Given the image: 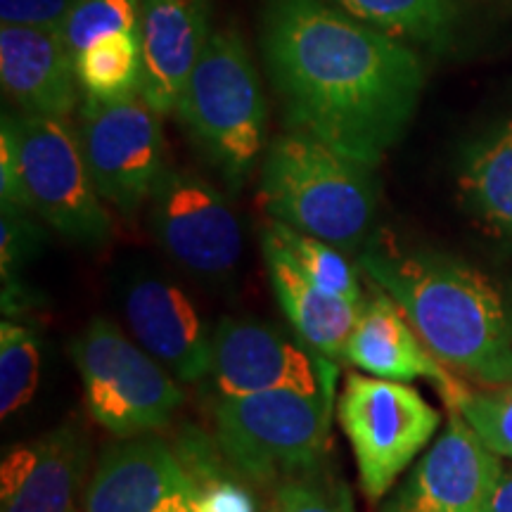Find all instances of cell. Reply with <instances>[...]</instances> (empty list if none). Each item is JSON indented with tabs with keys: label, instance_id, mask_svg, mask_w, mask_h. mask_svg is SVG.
Masks as SVG:
<instances>
[{
	"label": "cell",
	"instance_id": "obj_1",
	"mask_svg": "<svg viewBox=\"0 0 512 512\" xmlns=\"http://www.w3.org/2000/svg\"><path fill=\"white\" fill-rule=\"evenodd\" d=\"M261 53L290 131L373 169L406 133L425 88L408 43L325 0H264Z\"/></svg>",
	"mask_w": 512,
	"mask_h": 512
},
{
	"label": "cell",
	"instance_id": "obj_2",
	"mask_svg": "<svg viewBox=\"0 0 512 512\" xmlns=\"http://www.w3.org/2000/svg\"><path fill=\"white\" fill-rule=\"evenodd\" d=\"M356 264L446 368L489 387L512 382V299L496 280L451 256L389 242L361 252Z\"/></svg>",
	"mask_w": 512,
	"mask_h": 512
},
{
	"label": "cell",
	"instance_id": "obj_3",
	"mask_svg": "<svg viewBox=\"0 0 512 512\" xmlns=\"http://www.w3.org/2000/svg\"><path fill=\"white\" fill-rule=\"evenodd\" d=\"M259 200L273 221L358 256L377 216V181L373 166L287 131L266 147Z\"/></svg>",
	"mask_w": 512,
	"mask_h": 512
},
{
	"label": "cell",
	"instance_id": "obj_4",
	"mask_svg": "<svg viewBox=\"0 0 512 512\" xmlns=\"http://www.w3.org/2000/svg\"><path fill=\"white\" fill-rule=\"evenodd\" d=\"M192 145L240 192L264 155L268 107L252 55L233 27L211 31L176 105Z\"/></svg>",
	"mask_w": 512,
	"mask_h": 512
},
{
	"label": "cell",
	"instance_id": "obj_5",
	"mask_svg": "<svg viewBox=\"0 0 512 512\" xmlns=\"http://www.w3.org/2000/svg\"><path fill=\"white\" fill-rule=\"evenodd\" d=\"M335 389L219 396L211 411V437L245 482L275 486L306 475L323 467Z\"/></svg>",
	"mask_w": 512,
	"mask_h": 512
},
{
	"label": "cell",
	"instance_id": "obj_6",
	"mask_svg": "<svg viewBox=\"0 0 512 512\" xmlns=\"http://www.w3.org/2000/svg\"><path fill=\"white\" fill-rule=\"evenodd\" d=\"M69 354L81 375L88 413L114 437L162 430L185 401L176 377L107 318H93Z\"/></svg>",
	"mask_w": 512,
	"mask_h": 512
},
{
	"label": "cell",
	"instance_id": "obj_7",
	"mask_svg": "<svg viewBox=\"0 0 512 512\" xmlns=\"http://www.w3.org/2000/svg\"><path fill=\"white\" fill-rule=\"evenodd\" d=\"M337 420L354 451L363 494L380 501L430 444L441 415L411 384L351 373L339 392Z\"/></svg>",
	"mask_w": 512,
	"mask_h": 512
},
{
	"label": "cell",
	"instance_id": "obj_8",
	"mask_svg": "<svg viewBox=\"0 0 512 512\" xmlns=\"http://www.w3.org/2000/svg\"><path fill=\"white\" fill-rule=\"evenodd\" d=\"M10 121L31 211L81 245L110 240L112 216L88 171L79 133L67 119L46 114L19 112Z\"/></svg>",
	"mask_w": 512,
	"mask_h": 512
},
{
	"label": "cell",
	"instance_id": "obj_9",
	"mask_svg": "<svg viewBox=\"0 0 512 512\" xmlns=\"http://www.w3.org/2000/svg\"><path fill=\"white\" fill-rule=\"evenodd\" d=\"M76 133L102 200L136 216L166 169L159 114L140 93L112 100L86 95Z\"/></svg>",
	"mask_w": 512,
	"mask_h": 512
},
{
	"label": "cell",
	"instance_id": "obj_10",
	"mask_svg": "<svg viewBox=\"0 0 512 512\" xmlns=\"http://www.w3.org/2000/svg\"><path fill=\"white\" fill-rule=\"evenodd\" d=\"M155 240L178 266L200 278L223 280L235 273L245 235L226 195L207 178L166 166L150 197Z\"/></svg>",
	"mask_w": 512,
	"mask_h": 512
},
{
	"label": "cell",
	"instance_id": "obj_11",
	"mask_svg": "<svg viewBox=\"0 0 512 512\" xmlns=\"http://www.w3.org/2000/svg\"><path fill=\"white\" fill-rule=\"evenodd\" d=\"M337 363L261 320L221 318L214 328L211 377L221 396L271 389L320 392L337 387Z\"/></svg>",
	"mask_w": 512,
	"mask_h": 512
},
{
	"label": "cell",
	"instance_id": "obj_12",
	"mask_svg": "<svg viewBox=\"0 0 512 512\" xmlns=\"http://www.w3.org/2000/svg\"><path fill=\"white\" fill-rule=\"evenodd\" d=\"M498 458L463 415L451 411L446 432L380 512H486L503 477Z\"/></svg>",
	"mask_w": 512,
	"mask_h": 512
},
{
	"label": "cell",
	"instance_id": "obj_13",
	"mask_svg": "<svg viewBox=\"0 0 512 512\" xmlns=\"http://www.w3.org/2000/svg\"><path fill=\"white\" fill-rule=\"evenodd\" d=\"M121 309L136 342L178 382H200L214 366V330L176 283L159 275H133Z\"/></svg>",
	"mask_w": 512,
	"mask_h": 512
},
{
	"label": "cell",
	"instance_id": "obj_14",
	"mask_svg": "<svg viewBox=\"0 0 512 512\" xmlns=\"http://www.w3.org/2000/svg\"><path fill=\"white\" fill-rule=\"evenodd\" d=\"M86 460L88 434L79 422L12 446L0 465V512H79Z\"/></svg>",
	"mask_w": 512,
	"mask_h": 512
},
{
	"label": "cell",
	"instance_id": "obj_15",
	"mask_svg": "<svg viewBox=\"0 0 512 512\" xmlns=\"http://www.w3.org/2000/svg\"><path fill=\"white\" fill-rule=\"evenodd\" d=\"M344 361L361 373L394 382L430 380L439 389L448 408L465 392V384L427 349L399 304L373 285L361 318L351 335Z\"/></svg>",
	"mask_w": 512,
	"mask_h": 512
},
{
	"label": "cell",
	"instance_id": "obj_16",
	"mask_svg": "<svg viewBox=\"0 0 512 512\" xmlns=\"http://www.w3.org/2000/svg\"><path fill=\"white\" fill-rule=\"evenodd\" d=\"M209 0H140V95L159 117L176 112L209 36Z\"/></svg>",
	"mask_w": 512,
	"mask_h": 512
},
{
	"label": "cell",
	"instance_id": "obj_17",
	"mask_svg": "<svg viewBox=\"0 0 512 512\" xmlns=\"http://www.w3.org/2000/svg\"><path fill=\"white\" fill-rule=\"evenodd\" d=\"M0 79L3 91L22 112L57 119H67L74 112L79 81L60 29L3 24Z\"/></svg>",
	"mask_w": 512,
	"mask_h": 512
},
{
	"label": "cell",
	"instance_id": "obj_18",
	"mask_svg": "<svg viewBox=\"0 0 512 512\" xmlns=\"http://www.w3.org/2000/svg\"><path fill=\"white\" fill-rule=\"evenodd\" d=\"M190 484L176 448L140 434L102 453L86 489V512H155Z\"/></svg>",
	"mask_w": 512,
	"mask_h": 512
},
{
	"label": "cell",
	"instance_id": "obj_19",
	"mask_svg": "<svg viewBox=\"0 0 512 512\" xmlns=\"http://www.w3.org/2000/svg\"><path fill=\"white\" fill-rule=\"evenodd\" d=\"M261 249H264L273 294L294 335L318 354L332 361H344V349L354 335L366 302H351V299L323 290L264 235H261Z\"/></svg>",
	"mask_w": 512,
	"mask_h": 512
},
{
	"label": "cell",
	"instance_id": "obj_20",
	"mask_svg": "<svg viewBox=\"0 0 512 512\" xmlns=\"http://www.w3.org/2000/svg\"><path fill=\"white\" fill-rule=\"evenodd\" d=\"M458 195L479 226L512 240V119L489 126L465 147Z\"/></svg>",
	"mask_w": 512,
	"mask_h": 512
},
{
	"label": "cell",
	"instance_id": "obj_21",
	"mask_svg": "<svg viewBox=\"0 0 512 512\" xmlns=\"http://www.w3.org/2000/svg\"><path fill=\"white\" fill-rule=\"evenodd\" d=\"M358 22L401 43L444 46L456 12L451 0H330Z\"/></svg>",
	"mask_w": 512,
	"mask_h": 512
},
{
	"label": "cell",
	"instance_id": "obj_22",
	"mask_svg": "<svg viewBox=\"0 0 512 512\" xmlns=\"http://www.w3.org/2000/svg\"><path fill=\"white\" fill-rule=\"evenodd\" d=\"M79 88L91 98H124L140 91L143 43L140 34L121 31L100 38L74 60Z\"/></svg>",
	"mask_w": 512,
	"mask_h": 512
},
{
	"label": "cell",
	"instance_id": "obj_23",
	"mask_svg": "<svg viewBox=\"0 0 512 512\" xmlns=\"http://www.w3.org/2000/svg\"><path fill=\"white\" fill-rule=\"evenodd\" d=\"M261 235L273 240L299 266V271H304L323 290L337 294V297L351 299V302H366L361 285V268L342 249L325 240L313 238V235H306L302 230L285 226L280 221L266 223L261 228Z\"/></svg>",
	"mask_w": 512,
	"mask_h": 512
},
{
	"label": "cell",
	"instance_id": "obj_24",
	"mask_svg": "<svg viewBox=\"0 0 512 512\" xmlns=\"http://www.w3.org/2000/svg\"><path fill=\"white\" fill-rule=\"evenodd\" d=\"M41 380V342L36 332L15 320L0 325V415L12 413L34 399Z\"/></svg>",
	"mask_w": 512,
	"mask_h": 512
},
{
	"label": "cell",
	"instance_id": "obj_25",
	"mask_svg": "<svg viewBox=\"0 0 512 512\" xmlns=\"http://www.w3.org/2000/svg\"><path fill=\"white\" fill-rule=\"evenodd\" d=\"M60 31L76 60L100 38L121 31L140 34V0H76Z\"/></svg>",
	"mask_w": 512,
	"mask_h": 512
},
{
	"label": "cell",
	"instance_id": "obj_26",
	"mask_svg": "<svg viewBox=\"0 0 512 512\" xmlns=\"http://www.w3.org/2000/svg\"><path fill=\"white\" fill-rule=\"evenodd\" d=\"M451 411L463 415L496 456L512 458V382L486 389L465 387Z\"/></svg>",
	"mask_w": 512,
	"mask_h": 512
},
{
	"label": "cell",
	"instance_id": "obj_27",
	"mask_svg": "<svg viewBox=\"0 0 512 512\" xmlns=\"http://www.w3.org/2000/svg\"><path fill=\"white\" fill-rule=\"evenodd\" d=\"M266 512H354V496L342 477L318 467L275 484Z\"/></svg>",
	"mask_w": 512,
	"mask_h": 512
},
{
	"label": "cell",
	"instance_id": "obj_28",
	"mask_svg": "<svg viewBox=\"0 0 512 512\" xmlns=\"http://www.w3.org/2000/svg\"><path fill=\"white\" fill-rule=\"evenodd\" d=\"M29 211L5 209L0 216V268H3V311L15 316L19 306L29 302L24 292L22 264H27L29 254L36 252L38 228L29 221Z\"/></svg>",
	"mask_w": 512,
	"mask_h": 512
},
{
	"label": "cell",
	"instance_id": "obj_29",
	"mask_svg": "<svg viewBox=\"0 0 512 512\" xmlns=\"http://www.w3.org/2000/svg\"><path fill=\"white\" fill-rule=\"evenodd\" d=\"M192 482V479H190ZM197 505L200 512H259L256 498L247 489L245 479H242L233 467L214 472V475L197 479Z\"/></svg>",
	"mask_w": 512,
	"mask_h": 512
},
{
	"label": "cell",
	"instance_id": "obj_30",
	"mask_svg": "<svg viewBox=\"0 0 512 512\" xmlns=\"http://www.w3.org/2000/svg\"><path fill=\"white\" fill-rule=\"evenodd\" d=\"M0 204L5 209L31 211L27 185H24L22 176V162H19L15 128H12L8 112L0 121Z\"/></svg>",
	"mask_w": 512,
	"mask_h": 512
},
{
	"label": "cell",
	"instance_id": "obj_31",
	"mask_svg": "<svg viewBox=\"0 0 512 512\" xmlns=\"http://www.w3.org/2000/svg\"><path fill=\"white\" fill-rule=\"evenodd\" d=\"M76 0H0L3 24L60 29Z\"/></svg>",
	"mask_w": 512,
	"mask_h": 512
},
{
	"label": "cell",
	"instance_id": "obj_32",
	"mask_svg": "<svg viewBox=\"0 0 512 512\" xmlns=\"http://www.w3.org/2000/svg\"><path fill=\"white\" fill-rule=\"evenodd\" d=\"M155 512H200V505H197V489L195 484H188L185 489L171 494L166 501L159 505Z\"/></svg>",
	"mask_w": 512,
	"mask_h": 512
},
{
	"label": "cell",
	"instance_id": "obj_33",
	"mask_svg": "<svg viewBox=\"0 0 512 512\" xmlns=\"http://www.w3.org/2000/svg\"><path fill=\"white\" fill-rule=\"evenodd\" d=\"M486 512H512V470L503 472L501 482H498L494 498Z\"/></svg>",
	"mask_w": 512,
	"mask_h": 512
}]
</instances>
